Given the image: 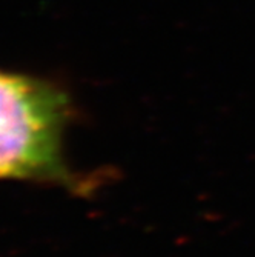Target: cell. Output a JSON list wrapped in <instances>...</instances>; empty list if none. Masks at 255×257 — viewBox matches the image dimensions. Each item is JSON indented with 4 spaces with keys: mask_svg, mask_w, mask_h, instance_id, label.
Segmentation results:
<instances>
[{
    "mask_svg": "<svg viewBox=\"0 0 255 257\" xmlns=\"http://www.w3.org/2000/svg\"><path fill=\"white\" fill-rule=\"evenodd\" d=\"M73 117L71 97L53 80L0 69V180L57 185L88 194L92 183L69 168L63 154Z\"/></svg>",
    "mask_w": 255,
    "mask_h": 257,
    "instance_id": "cell-1",
    "label": "cell"
}]
</instances>
